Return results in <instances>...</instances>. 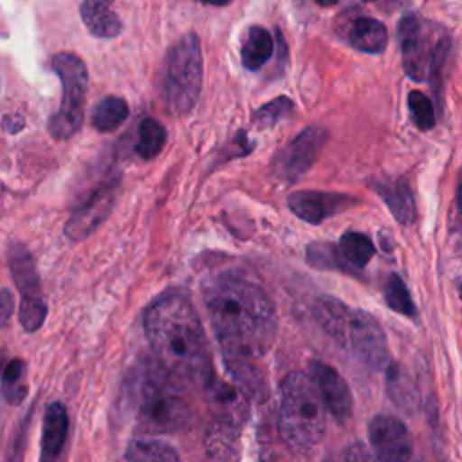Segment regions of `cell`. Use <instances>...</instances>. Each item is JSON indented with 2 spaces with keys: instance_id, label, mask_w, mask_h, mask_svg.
Listing matches in <instances>:
<instances>
[{
  "instance_id": "1",
  "label": "cell",
  "mask_w": 462,
  "mask_h": 462,
  "mask_svg": "<svg viewBox=\"0 0 462 462\" xmlns=\"http://www.w3.org/2000/svg\"><path fill=\"white\" fill-rule=\"evenodd\" d=\"M202 300L226 363H251L271 348L276 310L258 285L231 274L213 276L202 285Z\"/></svg>"
},
{
  "instance_id": "2",
  "label": "cell",
  "mask_w": 462,
  "mask_h": 462,
  "mask_svg": "<svg viewBox=\"0 0 462 462\" xmlns=\"http://www.w3.org/2000/svg\"><path fill=\"white\" fill-rule=\"evenodd\" d=\"M143 323L153 359L180 384L208 388L215 375L206 332L189 298L161 294L146 309Z\"/></svg>"
},
{
  "instance_id": "3",
  "label": "cell",
  "mask_w": 462,
  "mask_h": 462,
  "mask_svg": "<svg viewBox=\"0 0 462 462\" xmlns=\"http://www.w3.org/2000/svg\"><path fill=\"white\" fill-rule=\"evenodd\" d=\"M128 399L143 433H175L191 420V406L180 390V383L153 357L134 370L128 383Z\"/></svg>"
},
{
  "instance_id": "4",
  "label": "cell",
  "mask_w": 462,
  "mask_h": 462,
  "mask_svg": "<svg viewBox=\"0 0 462 462\" xmlns=\"http://www.w3.org/2000/svg\"><path fill=\"white\" fill-rule=\"evenodd\" d=\"M325 402L310 375L289 374L280 386L278 428L294 451L314 448L325 433Z\"/></svg>"
},
{
  "instance_id": "5",
  "label": "cell",
  "mask_w": 462,
  "mask_h": 462,
  "mask_svg": "<svg viewBox=\"0 0 462 462\" xmlns=\"http://www.w3.org/2000/svg\"><path fill=\"white\" fill-rule=\"evenodd\" d=\"M202 90V51L195 32H186L170 47L159 76L162 103L175 114L186 116L197 105Z\"/></svg>"
},
{
  "instance_id": "6",
  "label": "cell",
  "mask_w": 462,
  "mask_h": 462,
  "mask_svg": "<svg viewBox=\"0 0 462 462\" xmlns=\"http://www.w3.org/2000/svg\"><path fill=\"white\" fill-rule=\"evenodd\" d=\"M51 67L61 81V105L49 119L47 128L54 139L63 141L72 137L83 123L88 72L85 61L72 52L54 54Z\"/></svg>"
},
{
  "instance_id": "7",
  "label": "cell",
  "mask_w": 462,
  "mask_h": 462,
  "mask_svg": "<svg viewBox=\"0 0 462 462\" xmlns=\"http://www.w3.org/2000/svg\"><path fill=\"white\" fill-rule=\"evenodd\" d=\"M119 175L105 179L101 184H97L92 193L70 213L69 220L65 222L63 233L69 240L79 242L90 236L110 215L117 191H119Z\"/></svg>"
},
{
  "instance_id": "8",
  "label": "cell",
  "mask_w": 462,
  "mask_h": 462,
  "mask_svg": "<svg viewBox=\"0 0 462 462\" xmlns=\"http://www.w3.org/2000/svg\"><path fill=\"white\" fill-rule=\"evenodd\" d=\"M343 346H348L359 361L374 370H383L390 365L384 332L366 310H352Z\"/></svg>"
},
{
  "instance_id": "9",
  "label": "cell",
  "mask_w": 462,
  "mask_h": 462,
  "mask_svg": "<svg viewBox=\"0 0 462 462\" xmlns=\"http://www.w3.org/2000/svg\"><path fill=\"white\" fill-rule=\"evenodd\" d=\"M327 139L328 132L323 126H307L274 155V173L287 182L298 180L314 164Z\"/></svg>"
},
{
  "instance_id": "10",
  "label": "cell",
  "mask_w": 462,
  "mask_h": 462,
  "mask_svg": "<svg viewBox=\"0 0 462 462\" xmlns=\"http://www.w3.org/2000/svg\"><path fill=\"white\" fill-rule=\"evenodd\" d=\"M368 439L381 462H408L411 439L406 426L393 415H377L368 426Z\"/></svg>"
},
{
  "instance_id": "11",
  "label": "cell",
  "mask_w": 462,
  "mask_h": 462,
  "mask_svg": "<svg viewBox=\"0 0 462 462\" xmlns=\"http://www.w3.org/2000/svg\"><path fill=\"white\" fill-rule=\"evenodd\" d=\"M287 204L291 211L309 222V224H319L325 218L350 208L356 204V199L343 195V193H327V191H296L289 195Z\"/></svg>"
},
{
  "instance_id": "12",
  "label": "cell",
  "mask_w": 462,
  "mask_h": 462,
  "mask_svg": "<svg viewBox=\"0 0 462 462\" xmlns=\"http://www.w3.org/2000/svg\"><path fill=\"white\" fill-rule=\"evenodd\" d=\"M310 377L314 379L327 410L336 420H345L352 411V395L345 379L328 365L312 361L309 365Z\"/></svg>"
},
{
  "instance_id": "13",
  "label": "cell",
  "mask_w": 462,
  "mask_h": 462,
  "mask_svg": "<svg viewBox=\"0 0 462 462\" xmlns=\"http://www.w3.org/2000/svg\"><path fill=\"white\" fill-rule=\"evenodd\" d=\"M69 437V413L61 402H51L42 420V444L38 462H61Z\"/></svg>"
},
{
  "instance_id": "14",
  "label": "cell",
  "mask_w": 462,
  "mask_h": 462,
  "mask_svg": "<svg viewBox=\"0 0 462 462\" xmlns=\"http://www.w3.org/2000/svg\"><path fill=\"white\" fill-rule=\"evenodd\" d=\"M397 38L402 51L404 70L415 81L424 79L428 70V58H424V52H422L420 23L415 14H406L401 18L397 27Z\"/></svg>"
},
{
  "instance_id": "15",
  "label": "cell",
  "mask_w": 462,
  "mask_h": 462,
  "mask_svg": "<svg viewBox=\"0 0 462 462\" xmlns=\"http://www.w3.org/2000/svg\"><path fill=\"white\" fill-rule=\"evenodd\" d=\"M7 262L14 285L22 294V300H45L34 260L23 244L13 242L9 245Z\"/></svg>"
},
{
  "instance_id": "16",
  "label": "cell",
  "mask_w": 462,
  "mask_h": 462,
  "mask_svg": "<svg viewBox=\"0 0 462 462\" xmlns=\"http://www.w3.org/2000/svg\"><path fill=\"white\" fill-rule=\"evenodd\" d=\"M114 0H81L79 14L88 31L97 38H116L123 31L121 18L112 9Z\"/></svg>"
},
{
  "instance_id": "17",
  "label": "cell",
  "mask_w": 462,
  "mask_h": 462,
  "mask_svg": "<svg viewBox=\"0 0 462 462\" xmlns=\"http://www.w3.org/2000/svg\"><path fill=\"white\" fill-rule=\"evenodd\" d=\"M350 314L352 310L343 301L330 296L318 298L314 303V318L318 319L321 328L341 345H345Z\"/></svg>"
},
{
  "instance_id": "18",
  "label": "cell",
  "mask_w": 462,
  "mask_h": 462,
  "mask_svg": "<svg viewBox=\"0 0 462 462\" xmlns=\"http://www.w3.org/2000/svg\"><path fill=\"white\" fill-rule=\"evenodd\" d=\"M374 189H377L381 199L386 202V206L401 224H411L415 220L413 195L404 179L375 182Z\"/></svg>"
},
{
  "instance_id": "19",
  "label": "cell",
  "mask_w": 462,
  "mask_h": 462,
  "mask_svg": "<svg viewBox=\"0 0 462 462\" xmlns=\"http://www.w3.org/2000/svg\"><path fill=\"white\" fill-rule=\"evenodd\" d=\"M348 40L357 51L381 54L388 43V31L375 18H357L348 31Z\"/></svg>"
},
{
  "instance_id": "20",
  "label": "cell",
  "mask_w": 462,
  "mask_h": 462,
  "mask_svg": "<svg viewBox=\"0 0 462 462\" xmlns=\"http://www.w3.org/2000/svg\"><path fill=\"white\" fill-rule=\"evenodd\" d=\"M273 51H274V42L271 32L262 25L249 27L240 49L244 67L247 70L262 69L273 56Z\"/></svg>"
},
{
  "instance_id": "21",
  "label": "cell",
  "mask_w": 462,
  "mask_h": 462,
  "mask_svg": "<svg viewBox=\"0 0 462 462\" xmlns=\"http://www.w3.org/2000/svg\"><path fill=\"white\" fill-rule=\"evenodd\" d=\"M123 462H180L177 451L155 439H135L128 444Z\"/></svg>"
},
{
  "instance_id": "22",
  "label": "cell",
  "mask_w": 462,
  "mask_h": 462,
  "mask_svg": "<svg viewBox=\"0 0 462 462\" xmlns=\"http://www.w3.org/2000/svg\"><path fill=\"white\" fill-rule=\"evenodd\" d=\"M337 251L345 269H363L374 256L375 247L366 235L350 231L341 236Z\"/></svg>"
},
{
  "instance_id": "23",
  "label": "cell",
  "mask_w": 462,
  "mask_h": 462,
  "mask_svg": "<svg viewBox=\"0 0 462 462\" xmlns=\"http://www.w3.org/2000/svg\"><path fill=\"white\" fill-rule=\"evenodd\" d=\"M128 114L130 108L123 97L106 96L92 110V126L103 134L114 132L126 121Z\"/></svg>"
},
{
  "instance_id": "24",
  "label": "cell",
  "mask_w": 462,
  "mask_h": 462,
  "mask_svg": "<svg viewBox=\"0 0 462 462\" xmlns=\"http://www.w3.org/2000/svg\"><path fill=\"white\" fill-rule=\"evenodd\" d=\"M386 386L393 402L402 410H413L417 406V388L410 375L399 365L386 366Z\"/></svg>"
},
{
  "instance_id": "25",
  "label": "cell",
  "mask_w": 462,
  "mask_h": 462,
  "mask_svg": "<svg viewBox=\"0 0 462 462\" xmlns=\"http://www.w3.org/2000/svg\"><path fill=\"white\" fill-rule=\"evenodd\" d=\"M166 143V128L153 117H144L137 130L135 152L141 159H153L161 153Z\"/></svg>"
},
{
  "instance_id": "26",
  "label": "cell",
  "mask_w": 462,
  "mask_h": 462,
  "mask_svg": "<svg viewBox=\"0 0 462 462\" xmlns=\"http://www.w3.org/2000/svg\"><path fill=\"white\" fill-rule=\"evenodd\" d=\"M4 399L16 406L27 395V368L22 359H11L2 372Z\"/></svg>"
},
{
  "instance_id": "27",
  "label": "cell",
  "mask_w": 462,
  "mask_h": 462,
  "mask_svg": "<svg viewBox=\"0 0 462 462\" xmlns=\"http://www.w3.org/2000/svg\"><path fill=\"white\" fill-rule=\"evenodd\" d=\"M384 298L386 303L399 314L404 316H413L415 314V305L410 298V292L404 285V282L401 280V276L392 274L384 285Z\"/></svg>"
},
{
  "instance_id": "28",
  "label": "cell",
  "mask_w": 462,
  "mask_h": 462,
  "mask_svg": "<svg viewBox=\"0 0 462 462\" xmlns=\"http://www.w3.org/2000/svg\"><path fill=\"white\" fill-rule=\"evenodd\" d=\"M408 108L417 128L431 130L435 126V110L426 94L420 90H411L408 94Z\"/></svg>"
},
{
  "instance_id": "29",
  "label": "cell",
  "mask_w": 462,
  "mask_h": 462,
  "mask_svg": "<svg viewBox=\"0 0 462 462\" xmlns=\"http://www.w3.org/2000/svg\"><path fill=\"white\" fill-rule=\"evenodd\" d=\"M292 112V101L285 96L274 97L273 101L262 105L254 114L253 119L258 126H273L276 123H280L282 119H285L289 114Z\"/></svg>"
},
{
  "instance_id": "30",
  "label": "cell",
  "mask_w": 462,
  "mask_h": 462,
  "mask_svg": "<svg viewBox=\"0 0 462 462\" xmlns=\"http://www.w3.org/2000/svg\"><path fill=\"white\" fill-rule=\"evenodd\" d=\"M307 262L316 269H339L345 267L337 245L327 242H314L307 247Z\"/></svg>"
},
{
  "instance_id": "31",
  "label": "cell",
  "mask_w": 462,
  "mask_h": 462,
  "mask_svg": "<svg viewBox=\"0 0 462 462\" xmlns=\"http://www.w3.org/2000/svg\"><path fill=\"white\" fill-rule=\"evenodd\" d=\"M448 52H449V38H440L431 54H430V61H428V72H430V78H431V88L435 90L437 94V101L439 105H442V96H440V90H442V81H440V76H442V69H444V63H446V58H448Z\"/></svg>"
},
{
  "instance_id": "32",
  "label": "cell",
  "mask_w": 462,
  "mask_h": 462,
  "mask_svg": "<svg viewBox=\"0 0 462 462\" xmlns=\"http://www.w3.org/2000/svg\"><path fill=\"white\" fill-rule=\"evenodd\" d=\"M29 419H31V413H27L22 428L18 430V435L16 439L13 440V446H16V449L13 453H7V458L5 462H20V457H22V444H25V433L29 430Z\"/></svg>"
},
{
  "instance_id": "33",
  "label": "cell",
  "mask_w": 462,
  "mask_h": 462,
  "mask_svg": "<svg viewBox=\"0 0 462 462\" xmlns=\"http://www.w3.org/2000/svg\"><path fill=\"white\" fill-rule=\"evenodd\" d=\"M13 307H14V301H13L11 292L7 289H0V332H2L4 325L9 321Z\"/></svg>"
},
{
  "instance_id": "34",
  "label": "cell",
  "mask_w": 462,
  "mask_h": 462,
  "mask_svg": "<svg viewBox=\"0 0 462 462\" xmlns=\"http://www.w3.org/2000/svg\"><path fill=\"white\" fill-rule=\"evenodd\" d=\"M345 462H374V458L370 457L366 448H363L361 444H354L346 449Z\"/></svg>"
},
{
  "instance_id": "35",
  "label": "cell",
  "mask_w": 462,
  "mask_h": 462,
  "mask_svg": "<svg viewBox=\"0 0 462 462\" xmlns=\"http://www.w3.org/2000/svg\"><path fill=\"white\" fill-rule=\"evenodd\" d=\"M2 126L14 134V132H18L23 126V119L20 116H7V117H4Z\"/></svg>"
},
{
  "instance_id": "36",
  "label": "cell",
  "mask_w": 462,
  "mask_h": 462,
  "mask_svg": "<svg viewBox=\"0 0 462 462\" xmlns=\"http://www.w3.org/2000/svg\"><path fill=\"white\" fill-rule=\"evenodd\" d=\"M199 2H202V4H208V5H227L231 0H199Z\"/></svg>"
},
{
  "instance_id": "37",
  "label": "cell",
  "mask_w": 462,
  "mask_h": 462,
  "mask_svg": "<svg viewBox=\"0 0 462 462\" xmlns=\"http://www.w3.org/2000/svg\"><path fill=\"white\" fill-rule=\"evenodd\" d=\"M457 204H458V208L462 211V180L458 182V188H457Z\"/></svg>"
},
{
  "instance_id": "38",
  "label": "cell",
  "mask_w": 462,
  "mask_h": 462,
  "mask_svg": "<svg viewBox=\"0 0 462 462\" xmlns=\"http://www.w3.org/2000/svg\"><path fill=\"white\" fill-rule=\"evenodd\" d=\"M318 5H321V7H330V5H334V4H337V0H314Z\"/></svg>"
},
{
  "instance_id": "39",
  "label": "cell",
  "mask_w": 462,
  "mask_h": 462,
  "mask_svg": "<svg viewBox=\"0 0 462 462\" xmlns=\"http://www.w3.org/2000/svg\"><path fill=\"white\" fill-rule=\"evenodd\" d=\"M457 245H458V251H460V254H462V233H460V236H458V240H457Z\"/></svg>"
},
{
  "instance_id": "40",
  "label": "cell",
  "mask_w": 462,
  "mask_h": 462,
  "mask_svg": "<svg viewBox=\"0 0 462 462\" xmlns=\"http://www.w3.org/2000/svg\"><path fill=\"white\" fill-rule=\"evenodd\" d=\"M365 2H372V0H365Z\"/></svg>"
},
{
  "instance_id": "41",
  "label": "cell",
  "mask_w": 462,
  "mask_h": 462,
  "mask_svg": "<svg viewBox=\"0 0 462 462\" xmlns=\"http://www.w3.org/2000/svg\"><path fill=\"white\" fill-rule=\"evenodd\" d=\"M0 87H2V81H0Z\"/></svg>"
}]
</instances>
